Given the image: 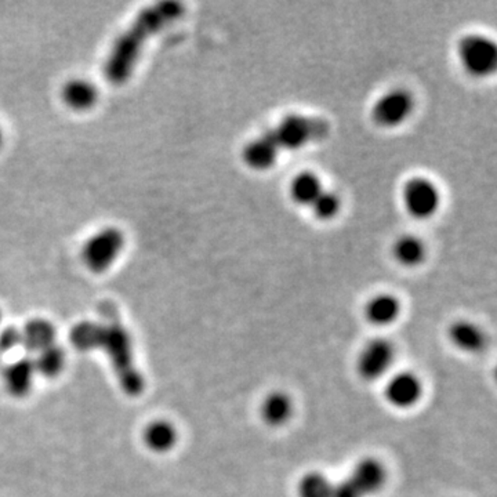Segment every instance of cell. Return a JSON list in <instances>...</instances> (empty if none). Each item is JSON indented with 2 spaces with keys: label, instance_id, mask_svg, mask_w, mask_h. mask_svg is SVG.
Segmentation results:
<instances>
[{
  "label": "cell",
  "instance_id": "obj_17",
  "mask_svg": "<svg viewBox=\"0 0 497 497\" xmlns=\"http://www.w3.org/2000/svg\"><path fill=\"white\" fill-rule=\"evenodd\" d=\"M179 433L167 420H155L149 423L144 431V442L156 454H166L176 446Z\"/></svg>",
  "mask_w": 497,
  "mask_h": 497
},
{
  "label": "cell",
  "instance_id": "obj_10",
  "mask_svg": "<svg viewBox=\"0 0 497 497\" xmlns=\"http://www.w3.org/2000/svg\"><path fill=\"white\" fill-rule=\"evenodd\" d=\"M348 480L352 481L363 497L371 496L379 493L386 485V467L375 457H365L354 465Z\"/></svg>",
  "mask_w": 497,
  "mask_h": 497
},
{
  "label": "cell",
  "instance_id": "obj_2",
  "mask_svg": "<svg viewBox=\"0 0 497 497\" xmlns=\"http://www.w3.org/2000/svg\"><path fill=\"white\" fill-rule=\"evenodd\" d=\"M99 347H103L108 352L112 363L120 375L123 387L133 394L140 391L141 378L132 365V340L127 329L123 328L117 321H109L107 325H103Z\"/></svg>",
  "mask_w": 497,
  "mask_h": 497
},
{
  "label": "cell",
  "instance_id": "obj_5",
  "mask_svg": "<svg viewBox=\"0 0 497 497\" xmlns=\"http://www.w3.org/2000/svg\"><path fill=\"white\" fill-rule=\"evenodd\" d=\"M457 56L473 77L485 78L496 70L497 47L488 36L478 33L463 36L457 43Z\"/></svg>",
  "mask_w": 497,
  "mask_h": 497
},
{
  "label": "cell",
  "instance_id": "obj_1",
  "mask_svg": "<svg viewBox=\"0 0 497 497\" xmlns=\"http://www.w3.org/2000/svg\"><path fill=\"white\" fill-rule=\"evenodd\" d=\"M183 14L184 6L176 0H164L141 10L109 50L104 65L107 80L112 85H125L132 78L146 42Z\"/></svg>",
  "mask_w": 497,
  "mask_h": 497
},
{
  "label": "cell",
  "instance_id": "obj_15",
  "mask_svg": "<svg viewBox=\"0 0 497 497\" xmlns=\"http://www.w3.org/2000/svg\"><path fill=\"white\" fill-rule=\"evenodd\" d=\"M57 332L52 322L43 318L31 319L27 325L21 329V339L28 352L38 354L50 345L56 344Z\"/></svg>",
  "mask_w": 497,
  "mask_h": 497
},
{
  "label": "cell",
  "instance_id": "obj_27",
  "mask_svg": "<svg viewBox=\"0 0 497 497\" xmlns=\"http://www.w3.org/2000/svg\"><path fill=\"white\" fill-rule=\"evenodd\" d=\"M4 141H5L4 127H2V125H0V146L4 145Z\"/></svg>",
  "mask_w": 497,
  "mask_h": 497
},
{
  "label": "cell",
  "instance_id": "obj_23",
  "mask_svg": "<svg viewBox=\"0 0 497 497\" xmlns=\"http://www.w3.org/2000/svg\"><path fill=\"white\" fill-rule=\"evenodd\" d=\"M333 483L321 473H308L298 483V497H332Z\"/></svg>",
  "mask_w": 497,
  "mask_h": 497
},
{
  "label": "cell",
  "instance_id": "obj_22",
  "mask_svg": "<svg viewBox=\"0 0 497 497\" xmlns=\"http://www.w3.org/2000/svg\"><path fill=\"white\" fill-rule=\"evenodd\" d=\"M101 334H103V324H96V322L85 321L80 322L70 333L72 344L80 350V352H88L99 348L101 342Z\"/></svg>",
  "mask_w": 497,
  "mask_h": 497
},
{
  "label": "cell",
  "instance_id": "obj_24",
  "mask_svg": "<svg viewBox=\"0 0 497 497\" xmlns=\"http://www.w3.org/2000/svg\"><path fill=\"white\" fill-rule=\"evenodd\" d=\"M340 206H342V202H340L339 196L334 192L324 190L321 195L314 201L311 208H313L316 219L322 220V221H328V220L334 219L337 216V213L340 211Z\"/></svg>",
  "mask_w": 497,
  "mask_h": 497
},
{
  "label": "cell",
  "instance_id": "obj_19",
  "mask_svg": "<svg viewBox=\"0 0 497 497\" xmlns=\"http://www.w3.org/2000/svg\"><path fill=\"white\" fill-rule=\"evenodd\" d=\"M322 191L324 188H322L321 180L310 172L300 173L290 184V196L300 206L313 205Z\"/></svg>",
  "mask_w": 497,
  "mask_h": 497
},
{
  "label": "cell",
  "instance_id": "obj_18",
  "mask_svg": "<svg viewBox=\"0 0 497 497\" xmlns=\"http://www.w3.org/2000/svg\"><path fill=\"white\" fill-rule=\"evenodd\" d=\"M401 314L399 300L391 295H378L369 300L365 315L373 325L386 326L392 324Z\"/></svg>",
  "mask_w": 497,
  "mask_h": 497
},
{
  "label": "cell",
  "instance_id": "obj_25",
  "mask_svg": "<svg viewBox=\"0 0 497 497\" xmlns=\"http://www.w3.org/2000/svg\"><path fill=\"white\" fill-rule=\"evenodd\" d=\"M21 344H23V339H21L20 329L9 326V328H5L4 331L0 332V350L12 352Z\"/></svg>",
  "mask_w": 497,
  "mask_h": 497
},
{
  "label": "cell",
  "instance_id": "obj_28",
  "mask_svg": "<svg viewBox=\"0 0 497 497\" xmlns=\"http://www.w3.org/2000/svg\"><path fill=\"white\" fill-rule=\"evenodd\" d=\"M0 322H2V311H0Z\"/></svg>",
  "mask_w": 497,
  "mask_h": 497
},
{
  "label": "cell",
  "instance_id": "obj_21",
  "mask_svg": "<svg viewBox=\"0 0 497 497\" xmlns=\"http://www.w3.org/2000/svg\"><path fill=\"white\" fill-rule=\"evenodd\" d=\"M64 350L60 345L53 344L47 347L43 352L36 354L33 363H35L36 373L44 376V378H56L61 373L65 366Z\"/></svg>",
  "mask_w": 497,
  "mask_h": 497
},
{
  "label": "cell",
  "instance_id": "obj_7",
  "mask_svg": "<svg viewBox=\"0 0 497 497\" xmlns=\"http://www.w3.org/2000/svg\"><path fill=\"white\" fill-rule=\"evenodd\" d=\"M402 201L410 216L418 220H427L438 211L441 193L431 180L415 177L408 180L404 185Z\"/></svg>",
  "mask_w": 497,
  "mask_h": 497
},
{
  "label": "cell",
  "instance_id": "obj_4",
  "mask_svg": "<svg viewBox=\"0 0 497 497\" xmlns=\"http://www.w3.org/2000/svg\"><path fill=\"white\" fill-rule=\"evenodd\" d=\"M271 132L279 148L295 151L313 141L325 138L329 135V125L319 117L290 114L285 117L278 127Z\"/></svg>",
  "mask_w": 497,
  "mask_h": 497
},
{
  "label": "cell",
  "instance_id": "obj_8",
  "mask_svg": "<svg viewBox=\"0 0 497 497\" xmlns=\"http://www.w3.org/2000/svg\"><path fill=\"white\" fill-rule=\"evenodd\" d=\"M394 345L384 339H373L361 350L357 361L358 373L366 381H375L389 370L394 361Z\"/></svg>",
  "mask_w": 497,
  "mask_h": 497
},
{
  "label": "cell",
  "instance_id": "obj_9",
  "mask_svg": "<svg viewBox=\"0 0 497 497\" xmlns=\"http://www.w3.org/2000/svg\"><path fill=\"white\" fill-rule=\"evenodd\" d=\"M279 151L281 148L269 130L246 144L242 158L246 166L250 169L256 170V172H266L278 161Z\"/></svg>",
  "mask_w": 497,
  "mask_h": 497
},
{
  "label": "cell",
  "instance_id": "obj_14",
  "mask_svg": "<svg viewBox=\"0 0 497 497\" xmlns=\"http://www.w3.org/2000/svg\"><path fill=\"white\" fill-rule=\"evenodd\" d=\"M449 339L455 347L468 354L483 352L486 345V336L480 326L470 321H456L449 326Z\"/></svg>",
  "mask_w": 497,
  "mask_h": 497
},
{
  "label": "cell",
  "instance_id": "obj_26",
  "mask_svg": "<svg viewBox=\"0 0 497 497\" xmlns=\"http://www.w3.org/2000/svg\"><path fill=\"white\" fill-rule=\"evenodd\" d=\"M332 497H363L360 493L357 488L352 485V481L345 478V480L340 481V483H333V491H332Z\"/></svg>",
  "mask_w": 497,
  "mask_h": 497
},
{
  "label": "cell",
  "instance_id": "obj_20",
  "mask_svg": "<svg viewBox=\"0 0 497 497\" xmlns=\"http://www.w3.org/2000/svg\"><path fill=\"white\" fill-rule=\"evenodd\" d=\"M395 260L404 267H417L426 258V246L423 240L413 235H404L397 239L392 248Z\"/></svg>",
  "mask_w": 497,
  "mask_h": 497
},
{
  "label": "cell",
  "instance_id": "obj_11",
  "mask_svg": "<svg viewBox=\"0 0 497 497\" xmlns=\"http://www.w3.org/2000/svg\"><path fill=\"white\" fill-rule=\"evenodd\" d=\"M423 386L420 379L410 371H402L389 379L386 387V399L392 407L408 409L420 401Z\"/></svg>",
  "mask_w": 497,
  "mask_h": 497
},
{
  "label": "cell",
  "instance_id": "obj_3",
  "mask_svg": "<svg viewBox=\"0 0 497 497\" xmlns=\"http://www.w3.org/2000/svg\"><path fill=\"white\" fill-rule=\"evenodd\" d=\"M127 246V237L122 230L109 226L91 235L82 248L85 266L96 274L108 271L122 255Z\"/></svg>",
  "mask_w": 497,
  "mask_h": 497
},
{
  "label": "cell",
  "instance_id": "obj_12",
  "mask_svg": "<svg viewBox=\"0 0 497 497\" xmlns=\"http://www.w3.org/2000/svg\"><path fill=\"white\" fill-rule=\"evenodd\" d=\"M61 98L68 108L73 111H89L98 103V88L85 78H73L61 89Z\"/></svg>",
  "mask_w": 497,
  "mask_h": 497
},
{
  "label": "cell",
  "instance_id": "obj_16",
  "mask_svg": "<svg viewBox=\"0 0 497 497\" xmlns=\"http://www.w3.org/2000/svg\"><path fill=\"white\" fill-rule=\"evenodd\" d=\"M293 409L292 398L286 392L274 391L261 402L260 415L269 427H281L292 417Z\"/></svg>",
  "mask_w": 497,
  "mask_h": 497
},
{
  "label": "cell",
  "instance_id": "obj_13",
  "mask_svg": "<svg viewBox=\"0 0 497 497\" xmlns=\"http://www.w3.org/2000/svg\"><path fill=\"white\" fill-rule=\"evenodd\" d=\"M36 373L35 363L30 358H21L7 366L4 380L9 394L13 397H25L33 389Z\"/></svg>",
  "mask_w": 497,
  "mask_h": 497
},
{
  "label": "cell",
  "instance_id": "obj_6",
  "mask_svg": "<svg viewBox=\"0 0 497 497\" xmlns=\"http://www.w3.org/2000/svg\"><path fill=\"white\" fill-rule=\"evenodd\" d=\"M415 108V98L404 89H394L379 97L371 107V119L384 129L401 127Z\"/></svg>",
  "mask_w": 497,
  "mask_h": 497
}]
</instances>
